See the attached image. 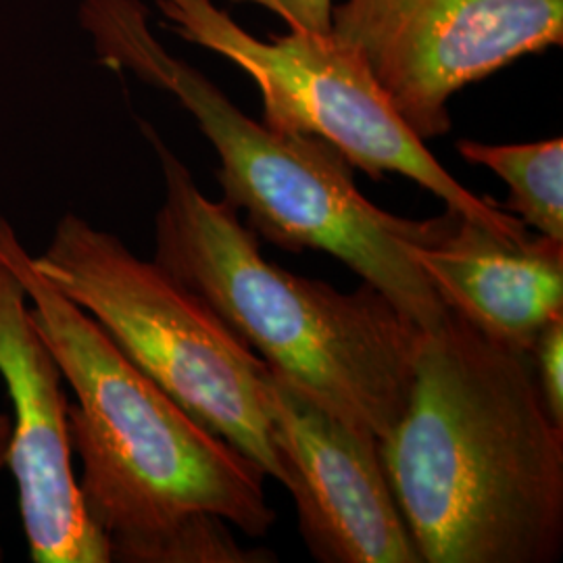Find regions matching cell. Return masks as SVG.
Instances as JSON below:
<instances>
[{
  "instance_id": "1",
  "label": "cell",
  "mask_w": 563,
  "mask_h": 563,
  "mask_svg": "<svg viewBox=\"0 0 563 563\" xmlns=\"http://www.w3.org/2000/svg\"><path fill=\"white\" fill-rule=\"evenodd\" d=\"M0 260L23 284L32 323L76 395L67 423L78 486L111 562H272V551L244 549L228 528L257 539L276 523L262 467L197 422L44 280L2 216Z\"/></svg>"
},
{
  "instance_id": "2",
  "label": "cell",
  "mask_w": 563,
  "mask_h": 563,
  "mask_svg": "<svg viewBox=\"0 0 563 563\" xmlns=\"http://www.w3.org/2000/svg\"><path fill=\"white\" fill-rule=\"evenodd\" d=\"M378 449L420 562L560 560L563 426L530 353L449 309L422 332L401 418Z\"/></svg>"
},
{
  "instance_id": "3",
  "label": "cell",
  "mask_w": 563,
  "mask_h": 563,
  "mask_svg": "<svg viewBox=\"0 0 563 563\" xmlns=\"http://www.w3.org/2000/svg\"><path fill=\"white\" fill-rule=\"evenodd\" d=\"M141 128L165 181L153 262L276 374L380 443L405 409L422 328L365 282L341 292L267 262L236 211L207 199L159 132Z\"/></svg>"
},
{
  "instance_id": "4",
  "label": "cell",
  "mask_w": 563,
  "mask_h": 563,
  "mask_svg": "<svg viewBox=\"0 0 563 563\" xmlns=\"http://www.w3.org/2000/svg\"><path fill=\"white\" fill-rule=\"evenodd\" d=\"M80 23L104 67L174 95L195 118L220 157L223 202L246 213L244 225L257 239L341 260L423 332L443 322L449 309L411 255L426 220L397 218L367 201L336 146L251 120L155 38L141 0H81Z\"/></svg>"
},
{
  "instance_id": "5",
  "label": "cell",
  "mask_w": 563,
  "mask_h": 563,
  "mask_svg": "<svg viewBox=\"0 0 563 563\" xmlns=\"http://www.w3.org/2000/svg\"><path fill=\"white\" fill-rule=\"evenodd\" d=\"M32 263L197 422L286 486L263 401L267 363L195 292L76 213L60 218Z\"/></svg>"
},
{
  "instance_id": "6",
  "label": "cell",
  "mask_w": 563,
  "mask_h": 563,
  "mask_svg": "<svg viewBox=\"0 0 563 563\" xmlns=\"http://www.w3.org/2000/svg\"><path fill=\"white\" fill-rule=\"evenodd\" d=\"M163 20L181 41L234 63L257 84L263 123L318 136L374 180L399 174L488 230L520 241L528 228L490 197L463 188L399 118L357 53L332 38L288 30L260 41L211 0H155Z\"/></svg>"
},
{
  "instance_id": "7",
  "label": "cell",
  "mask_w": 563,
  "mask_h": 563,
  "mask_svg": "<svg viewBox=\"0 0 563 563\" xmlns=\"http://www.w3.org/2000/svg\"><path fill=\"white\" fill-rule=\"evenodd\" d=\"M332 38L426 142L451 130L446 104L467 84L562 46L563 0H344L332 4Z\"/></svg>"
},
{
  "instance_id": "8",
  "label": "cell",
  "mask_w": 563,
  "mask_h": 563,
  "mask_svg": "<svg viewBox=\"0 0 563 563\" xmlns=\"http://www.w3.org/2000/svg\"><path fill=\"white\" fill-rule=\"evenodd\" d=\"M262 390L309 553L322 563H422L388 486L378 441L269 365Z\"/></svg>"
},
{
  "instance_id": "9",
  "label": "cell",
  "mask_w": 563,
  "mask_h": 563,
  "mask_svg": "<svg viewBox=\"0 0 563 563\" xmlns=\"http://www.w3.org/2000/svg\"><path fill=\"white\" fill-rule=\"evenodd\" d=\"M0 378L13 407L7 465L20 493L30 560L109 563L107 537L86 514L74 472L63 372L32 323L20 278L0 260Z\"/></svg>"
},
{
  "instance_id": "10",
  "label": "cell",
  "mask_w": 563,
  "mask_h": 563,
  "mask_svg": "<svg viewBox=\"0 0 563 563\" xmlns=\"http://www.w3.org/2000/svg\"><path fill=\"white\" fill-rule=\"evenodd\" d=\"M411 255L446 309L518 351L563 313V241H514L446 207Z\"/></svg>"
},
{
  "instance_id": "11",
  "label": "cell",
  "mask_w": 563,
  "mask_h": 563,
  "mask_svg": "<svg viewBox=\"0 0 563 563\" xmlns=\"http://www.w3.org/2000/svg\"><path fill=\"white\" fill-rule=\"evenodd\" d=\"M463 159L495 172L509 186V199L495 205L526 228L563 241V141L530 144L457 142Z\"/></svg>"
},
{
  "instance_id": "12",
  "label": "cell",
  "mask_w": 563,
  "mask_h": 563,
  "mask_svg": "<svg viewBox=\"0 0 563 563\" xmlns=\"http://www.w3.org/2000/svg\"><path fill=\"white\" fill-rule=\"evenodd\" d=\"M537 383L553 422L563 426V313L539 332L530 349Z\"/></svg>"
},
{
  "instance_id": "13",
  "label": "cell",
  "mask_w": 563,
  "mask_h": 563,
  "mask_svg": "<svg viewBox=\"0 0 563 563\" xmlns=\"http://www.w3.org/2000/svg\"><path fill=\"white\" fill-rule=\"evenodd\" d=\"M260 4L278 13L288 30L332 34V0H260Z\"/></svg>"
},
{
  "instance_id": "14",
  "label": "cell",
  "mask_w": 563,
  "mask_h": 563,
  "mask_svg": "<svg viewBox=\"0 0 563 563\" xmlns=\"http://www.w3.org/2000/svg\"><path fill=\"white\" fill-rule=\"evenodd\" d=\"M9 446H11V416L0 413V470L9 460Z\"/></svg>"
},
{
  "instance_id": "15",
  "label": "cell",
  "mask_w": 563,
  "mask_h": 563,
  "mask_svg": "<svg viewBox=\"0 0 563 563\" xmlns=\"http://www.w3.org/2000/svg\"><path fill=\"white\" fill-rule=\"evenodd\" d=\"M236 2H260V0H236Z\"/></svg>"
}]
</instances>
